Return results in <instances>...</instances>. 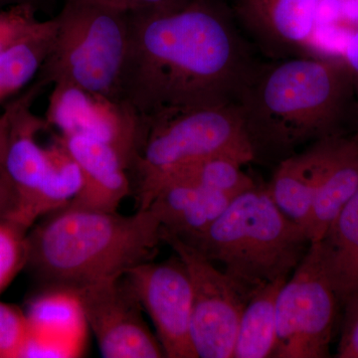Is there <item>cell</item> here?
Segmentation results:
<instances>
[{
    "instance_id": "obj_24",
    "label": "cell",
    "mask_w": 358,
    "mask_h": 358,
    "mask_svg": "<svg viewBox=\"0 0 358 358\" xmlns=\"http://www.w3.org/2000/svg\"><path fill=\"white\" fill-rule=\"evenodd\" d=\"M28 229L13 219L0 220V294L24 270Z\"/></svg>"
},
{
    "instance_id": "obj_5",
    "label": "cell",
    "mask_w": 358,
    "mask_h": 358,
    "mask_svg": "<svg viewBox=\"0 0 358 358\" xmlns=\"http://www.w3.org/2000/svg\"><path fill=\"white\" fill-rule=\"evenodd\" d=\"M215 157L243 166L256 160L237 105L138 115L129 164L138 210L147 209L155 193L183 169Z\"/></svg>"
},
{
    "instance_id": "obj_10",
    "label": "cell",
    "mask_w": 358,
    "mask_h": 358,
    "mask_svg": "<svg viewBox=\"0 0 358 358\" xmlns=\"http://www.w3.org/2000/svg\"><path fill=\"white\" fill-rule=\"evenodd\" d=\"M105 358L166 357L124 275L73 289Z\"/></svg>"
},
{
    "instance_id": "obj_21",
    "label": "cell",
    "mask_w": 358,
    "mask_h": 358,
    "mask_svg": "<svg viewBox=\"0 0 358 358\" xmlns=\"http://www.w3.org/2000/svg\"><path fill=\"white\" fill-rule=\"evenodd\" d=\"M288 279L266 285L250 298L240 320L232 358L272 357L277 341V299Z\"/></svg>"
},
{
    "instance_id": "obj_2",
    "label": "cell",
    "mask_w": 358,
    "mask_h": 358,
    "mask_svg": "<svg viewBox=\"0 0 358 358\" xmlns=\"http://www.w3.org/2000/svg\"><path fill=\"white\" fill-rule=\"evenodd\" d=\"M255 159L281 160L357 128L355 80L345 57L308 54L259 62L237 103Z\"/></svg>"
},
{
    "instance_id": "obj_17",
    "label": "cell",
    "mask_w": 358,
    "mask_h": 358,
    "mask_svg": "<svg viewBox=\"0 0 358 358\" xmlns=\"http://www.w3.org/2000/svg\"><path fill=\"white\" fill-rule=\"evenodd\" d=\"M234 199L186 181L173 180L155 193L147 209L162 229L186 241L206 230Z\"/></svg>"
},
{
    "instance_id": "obj_16",
    "label": "cell",
    "mask_w": 358,
    "mask_h": 358,
    "mask_svg": "<svg viewBox=\"0 0 358 358\" xmlns=\"http://www.w3.org/2000/svg\"><path fill=\"white\" fill-rule=\"evenodd\" d=\"M81 171L83 185L68 205L99 211H117L133 193L128 166L122 155L108 143L81 136L59 134Z\"/></svg>"
},
{
    "instance_id": "obj_12",
    "label": "cell",
    "mask_w": 358,
    "mask_h": 358,
    "mask_svg": "<svg viewBox=\"0 0 358 358\" xmlns=\"http://www.w3.org/2000/svg\"><path fill=\"white\" fill-rule=\"evenodd\" d=\"M322 0H230L231 14L251 46L267 60L313 52Z\"/></svg>"
},
{
    "instance_id": "obj_11",
    "label": "cell",
    "mask_w": 358,
    "mask_h": 358,
    "mask_svg": "<svg viewBox=\"0 0 358 358\" xmlns=\"http://www.w3.org/2000/svg\"><path fill=\"white\" fill-rule=\"evenodd\" d=\"M45 120L60 136H86L112 145L126 160L129 171L138 138V115L128 103L59 82L53 84Z\"/></svg>"
},
{
    "instance_id": "obj_18",
    "label": "cell",
    "mask_w": 358,
    "mask_h": 358,
    "mask_svg": "<svg viewBox=\"0 0 358 358\" xmlns=\"http://www.w3.org/2000/svg\"><path fill=\"white\" fill-rule=\"evenodd\" d=\"M313 244L339 303L358 296V192Z\"/></svg>"
},
{
    "instance_id": "obj_8",
    "label": "cell",
    "mask_w": 358,
    "mask_h": 358,
    "mask_svg": "<svg viewBox=\"0 0 358 358\" xmlns=\"http://www.w3.org/2000/svg\"><path fill=\"white\" fill-rule=\"evenodd\" d=\"M164 243L185 264L192 288V343L197 358H232L251 296L196 248L162 229Z\"/></svg>"
},
{
    "instance_id": "obj_19",
    "label": "cell",
    "mask_w": 358,
    "mask_h": 358,
    "mask_svg": "<svg viewBox=\"0 0 358 358\" xmlns=\"http://www.w3.org/2000/svg\"><path fill=\"white\" fill-rule=\"evenodd\" d=\"M358 192V136L341 138L338 152L320 185L307 228L312 244L320 241L331 222Z\"/></svg>"
},
{
    "instance_id": "obj_27",
    "label": "cell",
    "mask_w": 358,
    "mask_h": 358,
    "mask_svg": "<svg viewBox=\"0 0 358 358\" xmlns=\"http://www.w3.org/2000/svg\"><path fill=\"white\" fill-rule=\"evenodd\" d=\"M345 317L338 346L339 358H358V296L343 303Z\"/></svg>"
},
{
    "instance_id": "obj_14",
    "label": "cell",
    "mask_w": 358,
    "mask_h": 358,
    "mask_svg": "<svg viewBox=\"0 0 358 358\" xmlns=\"http://www.w3.org/2000/svg\"><path fill=\"white\" fill-rule=\"evenodd\" d=\"M25 313L29 339L23 357H73L81 353L89 327L73 292L42 289Z\"/></svg>"
},
{
    "instance_id": "obj_6",
    "label": "cell",
    "mask_w": 358,
    "mask_h": 358,
    "mask_svg": "<svg viewBox=\"0 0 358 358\" xmlns=\"http://www.w3.org/2000/svg\"><path fill=\"white\" fill-rule=\"evenodd\" d=\"M39 80L66 82L122 100L129 15L89 0H65Z\"/></svg>"
},
{
    "instance_id": "obj_4",
    "label": "cell",
    "mask_w": 358,
    "mask_h": 358,
    "mask_svg": "<svg viewBox=\"0 0 358 358\" xmlns=\"http://www.w3.org/2000/svg\"><path fill=\"white\" fill-rule=\"evenodd\" d=\"M185 242L250 296L270 282L289 279L312 245L305 228L280 210L267 187L257 185L235 197L206 230Z\"/></svg>"
},
{
    "instance_id": "obj_26",
    "label": "cell",
    "mask_w": 358,
    "mask_h": 358,
    "mask_svg": "<svg viewBox=\"0 0 358 358\" xmlns=\"http://www.w3.org/2000/svg\"><path fill=\"white\" fill-rule=\"evenodd\" d=\"M41 22L34 4L23 2L0 7V53L29 36Z\"/></svg>"
},
{
    "instance_id": "obj_29",
    "label": "cell",
    "mask_w": 358,
    "mask_h": 358,
    "mask_svg": "<svg viewBox=\"0 0 358 358\" xmlns=\"http://www.w3.org/2000/svg\"><path fill=\"white\" fill-rule=\"evenodd\" d=\"M18 195L13 185L0 174V220L11 219L17 210Z\"/></svg>"
},
{
    "instance_id": "obj_15",
    "label": "cell",
    "mask_w": 358,
    "mask_h": 358,
    "mask_svg": "<svg viewBox=\"0 0 358 358\" xmlns=\"http://www.w3.org/2000/svg\"><path fill=\"white\" fill-rule=\"evenodd\" d=\"M345 134L315 141L301 152L281 160L267 186L280 210L306 231L315 195Z\"/></svg>"
},
{
    "instance_id": "obj_13",
    "label": "cell",
    "mask_w": 358,
    "mask_h": 358,
    "mask_svg": "<svg viewBox=\"0 0 358 358\" xmlns=\"http://www.w3.org/2000/svg\"><path fill=\"white\" fill-rule=\"evenodd\" d=\"M44 86L39 80L0 115V174L17 192L20 203L14 215L36 192L48 166L47 147L40 145L37 136L51 128L31 110L33 101Z\"/></svg>"
},
{
    "instance_id": "obj_1",
    "label": "cell",
    "mask_w": 358,
    "mask_h": 358,
    "mask_svg": "<svg viewBox=\"0 0 358 358\" xmlns=\"http://www.w3.org/2000/svg\"><path fill=\"white\" fill-rule=\"evenodd\" d=\"M219 0L129 15L122 98L138 115L237 105L260 61Z\"/></svg>"
},
{
    "instance_id": "obj_25",
    "label": "cell",
    "mask_w": 358,
    "mask_h": 358,
    "mask_svg": "<svg viewBox=\"0 0 358 358\" xmlns=\"http://www.w3.org/2000/svg\"><path fill=\"white\" fill-rule=\"evenodd\" d=\"M28 339L29 322L26 313L0 301V358L23 357Z\"/></svg>"
},
{
    "instance_id": "obj_7",
    "label": "cell",
    "mask_w": 358,
    "mask_h": 358,
    "mask_svg": "<svg viewBox=\"0 0 358 358\" xmlns=\"http://www.w3.org/2000/svg\"><path fill=\"white\" fill-rule=\"evenodd\" d=\"M338 303L312 244L278 294L272 357H329Z\"/></svg>"
},
{
    "instance_id": "obj_20",
    "label": "cell",
    "mask_w": 358,
    "mask_h": 358,
    "mask_svg": "<svg viewBox=\"0 0 358 358\" xmlns=\"http://www.w3.org/2000/svg\"><path fill=\"white\" fill-rule=\"evenodd\" d=\"M47 152L48 166L41 183L29 201L11 218L28 230L40 218L73 201L83 185L80 167L60 136H55Z\"/></svg>"
},
{
    "instance_id": "obj_28",
    "label": "cell",
    "mask_w": 358,
    "mask_h": 358,
    "mask_svg": "<svg viewBox=\"0 0 358 358\" xmlns=\"http://www.w3.org/2000/svg\"><path fill=\"white\" fill-rule=\"evenodd\" d=\"M89 1L110 7L127 15H134V14L169 8V7L178 6L185 0H89Z\"/></svg>"
},
{
    "instance_id": "obj_31",
    "label": "cell",
    "mask_w": 358,
    "mask_h": 358,
    "mask_svg": "<svg viewBox=\"0 0 358 358\" xmlns=\"http://www.w3.org/2000/svg\"><path fill=\"white\" fill-rule=\"evenodd\" d=\"M23 2H28L32 3V0H0V7L11 6V4L23 3Z\"/></svg>"
},
{
    "instance_id": "obj_30",
    "label": "cell",
    "mask_w": 358,
    "mask_h": 358,
    "mask_svg": "<svg viewBox=\"0 0 358 358\" xmlns=\"http://www.w3.org/2000/svg\"><path fill=\"white\" fill-rule=\"evenodd\" d=\"M345 59L348 66H350V71H352V73L353 80H355L357 102V128H355V133L357 134L358 136V27L357 29L352 33L350 40H348Z\"/></svg>"
},
{
    "instance_id": "obj_22",
    "label": "cell",
    "mask_w": 358,
    "mask_h": 358,
    "mask_svg": "<svg viewBox=\"0 0 358 358\" xmlns=\"http://www.w3.org/2000/svg\"><path fill=\"white\" fill-rule=\"evenodd\" d=\"M55 17L42 20L29 36L0 53V103L24 88L36 76L50 53Z\"/></svg>"
},
{
    "instance_id": "obj_9",
    "label": "cell",
    "mask_w": 358,
    "mask_h": 358,
    "mask_svg": "<svg viewBox=\"0 0 358 358\" xmlns=\"http://www.w3.org/2000/svg\"><path fill=\"white\" fill-rule=\"evenodd\" d=\"M176 255V254H174ZM169 358H197L192 343V288L178 256L140 264L124 275Z\"/></svg>"
},
{
    "instance_id": "obj_3",
    "label": "cell",
    "mask_w": 358,
    "mask_h": 358,
    "mask_svg": "<svg viewBox=\"0 0 358 358\" xmlns=\"http://www.w3.org/2000/svg\"><path fill=\"white\" fill-rule=\"evenodd\" d=\"M164 243L148 209L131 215L66 205L33 224L24 270L42 289H77L154 260Z\"/></svg>"
},
{
    "instance_id": "obj_23",
    "label": "cell",
    "mask_w": 358,
    "mask_h": 358,
    "mask_svg": "<svg viewBox=\"0 0 358 358\" xmlns=\"http://www.w3.org/2000/svg\"><path fill=\"white\" fill-rule=\"evenodd\" d=\"M242 166L243 164L229 157H210L183 169L169 181H186L212 192L236 197L256 186L255 181L244 173Z\"/></svg>"
}]
</instances>
